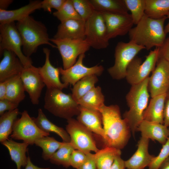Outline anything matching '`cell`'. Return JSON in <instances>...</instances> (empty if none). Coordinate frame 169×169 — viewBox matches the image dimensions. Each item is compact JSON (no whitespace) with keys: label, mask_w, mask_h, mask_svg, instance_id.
I'll return each mask as SVG.
<instances>
[{"label":"cell","mask_w":169,"mask_h":169,"mask_svg":"<svg viewBox=\"0 0 169 169\" xmlns=\"http://www.w3.org/2000/svg\"><path fill=\"white\" fill-rule=\"evenodd\" d=\"M102 115L105 137L103 139L105 147L123 148L130 137L131 129L126 120L121 118L117 105H104L99 110Z\"/></svg>","instance_id":"1"},{"label":"cell","mask_w":169,"mask_h":169,"mask_svg":"<svg viewBox=\"0 0 169 169\" xmlns=\"http://www.w3.org/2000/svg\"><path fill=\"white\" fill-rule=\"evenodd\" d=\"M166 16L154 19L145 14L128 33L130 41L149 50L155 47L159 48L163 44L166 35L164 28Z\"/></svg>","instance_id":"2"},{"label":"cell","mask_w":169,"mask_h":169,"mask_svg":"<svg viewBox=\"0 0 169 169\" xmlns=\"http://www.w3.org/2000/svg\"><path fill=\"white\" fill-rule=\"evenodd\" d=\"M16 26L22 38L23 52L27 57H29L42 44L57 48L50 42L47 28L41 22L29 16L17 22Z\"/></svg>","instance_id":"3"},{"label":"cell","mask_w":169,"mask_h":169,"mask_svg":"<svg viewBox=\"0 0 169 169\" xmlns=\"http://www.w3.org/2000/svg\"><path fill=\"white\" fill-rule=\"evenodd\" d=\"M149 77L141 82L131 85L126 100L129 110L123 114L134 136L137 129L143 120V114L146 108L149 95L148 90Z\"/></svg>","instance_id":"4"},{"label":"cell","mask_w":169,"mask_h":169,"mask_svg":"<svg viewBox=\"0 0 169 169\" xmlns=\"http://www.w3.org/2000/svg\"><path fill=\"white\" fill-rule=\"evenodd\" d=\"M44 101L46 110L55 116L67 120L78 115L80 112V105L71 94H65L57 88H47Z\"/></svg>","instance_id":"5"},{"label":"cell","mask_w":169,"mask_h":169,"mask_svg":"<svg viewBox=\"0 0 169 169\" xmlns=\"http://www.w3.org/2000/svg\"><path fill=\"white\" fill-rule=\"evenodd\" d=\"M145 49L132 41L119 42L115 49V63L108 71L114 79L119 80L125 77L127 68L132 60L142 50Z\"/></svg>","instance_id":"6"},{"label":"cell","mask_w":169,"mask_h":169,"mask_svg":"<svg viewBox=\"0 0 169 169\" xmlns=\"http://www.w3.org/2000/svg\"><path fill=\"white\" fill-rule=\"evenodd\" d=\"M0 41L1 55L5 50L11 51L16 55L24 68L32 65L31 59L22 51V38L14 22L0 24Z\"/></svg>","instance_id":"7"},{"label":"cell","mask_w":169,"mask_h":169,"mask_svg":"<svg viewBox=\"0 0 169 169\" xmlns=\"http://www.w3.org/2000/svg\"><path fill=\"white\" fill-rule=\"evenodd\" d=\"M85 39L90 47L104 49L109 45L105 23L101 12L95 11L85 22Z\"/></svg>","instance_id":"8"},{"label":"cell","mask_w":169,"mask_h":169,"mask_svg":"<svg viewBox=\"0 0 169 169\" xmlns=\"http://www.w3.org/2000/svg\"><path fill=\"white\" fill-rule=\"evenodd\" d=\"M67 122L66 130L70 137V142L75 149L85 154L91 151L95 153L98 151L92 132L74 118L67 120Z\"/></svg>","instance_id":"9"},{"label":"cell","mask_w":169,"mask_h":169,"mask_svg":"<svg viewBox=\"0 0 169 169\" xmlns=\"http://www.w3.org/2000/svg\"><path fill=\"white\" fill-rule=\"evenodd\" d=\"M159 48L151 50L142 63L141 58L136 56L129 64L125 78L131 85L139 84L149 77L155 69L158 59Z\"/></svg>","instance_id":"10"},{"label":"cell","mask_w":169,"mask_h":169,"mask_svg":"<svg viewBox=\"0 0 169 169\" xmlns=\"http://www.w3.org/2000/svg\"><path fill=\"white\" fill-rule=\"evenodd\" d=\"M49 135V133L41 130L27 111L24 110L22 113L21 117L14 122L10 137L14 140H22L24 142L32 145L37 139Z\"/></svg>","instance_id":"11"},{"label":"cell","mask_w":169,"mask_h":169,"mask_svg":"<svg viewBox=\"0 0 169 169\" xmlns=\"http://www.w3.org/2000/svg\"><path fill=\"white\" fill-rule=\"evenodd\" d=\"M55 44L61 55L63 69H67L76 62L78 57L84 54L90 47L85 39H56L50 38Z\"/></svg>","instance_id":"12"},{"label":"cell","mask_w":169,"mask_h":169,"mask_svg":"<svg viewBox=\"0 0 169 169\" xmlns=\"http://www.w3.org/2000/svg\"><path fill=\"white\" fill-rule=\"evenodd\" d=\"M85 54L80 55L75 63L69 68L64 69L59 67L63 83L74 85L77 82L83 78L90 75L99 76L103 71L102 65H96L88 67L83 64Z\"/></svg>","instance_id":"13"},{"label":"cell","mask_w":169,"mask_h":169,"mask_svg":"<svg viewBox=\"0 0 169 169\" xmlns=\"http://www.w3.org/2000/svg\"><path fill=\"white\" fill-rule=\"evenodd\" d=\"M148 90L151 98L166 94L169 90V63L159 58L156 67L149 77Z\"/></svg>","instance_id":"14"},{"label":"cell","mask_w":169,"mask_h":169,"mask_svg":"<svg viewBox=\"0 0 169 169\" xmlns=\"http://www.w3.org/2000/svg\"><path fill=\"white\" fill-rule=\"evenodd\" d=\"M105 23L109 40L128 33L134 23L130 14L101 12Z\"/></svg>","instance_id":"15"},{"label":"cell","mask_w":169,"mask_h":169,"mask_svg":"<svg viewBox=\"0 0 169 169\" xmlns=\"http://www.w3.org/2000/svg\"><path fill=\"white\" fill-rule=\"evenodd\" d=\"M20 77L31 102L33 105H38L42 90L45 86L39 73L38 68L33 65L24 67Z\"/></svg>","instance_id":"16"},{"label":"cell","mask_w":169,"mask_h":169,"mask_svg":"<svg viewBox=\"0 0 169 169\" xmlns=\"http://www.w3.org/2000/svg\"><path fill=\"white\" fill-rule=\"evenodd\" d=\"M45 55L44 64L38 67V72L47 88H55L61 90L67 88L68 85L62 82L59 79V68H55L51 64L49 59L50 50L47 48L43 49Z\"/></svg>","instance_id":"17"},{"label":"cell","mask_w":169,"mask_h":169,"mask_svg":"<svg viewBox=\"0 0 169 169\" xmlns=\"http://www.w3.org/2000/svg\"><path fill=\"white\" fill-rule=\"evenodd\" d=\"M85 21L82 19L62 22L58 26L53 38L56 39H85Z\"/></svg>","instance_id":"18"},{"label":"cell","mask_w":169,"mask_h":169,"mask_svg":"<svg viewBox=\"0 0 169 169\" xmlns=\"http://www.w3.org/2000/svg\"><path fill=\"white\" fill-rule=\"evenodd\" d=\"M149 139L141 136L137 144V148L133 155L125 161V167L127 169H144L148 166L153 160L154 156L148 152Z\"/></svg>","instance_id":"19"},{"label":"cell","mask_w":169,"mask_h":169,"mask_svg":"<svg viewBox=\"0 0 169 169\" xmlns=\"http://www.w3.org/2000/svg\"><path fill=\"white\" fill-rule=\"evenodd\" d=\"M0 62V82L20 75L24 67L16 55L8 50L3 51Z\"/></svg>","instance_id":"20"},{"label":"cell","mask_w":169,"mask_h":169,"mask_svg":"<svg viewBox=\"0 0 169 169\" xmlns=\"http://www.w3.org/2000/svg\"><path fill=\"white\" fill-rule=\"evenodd\" d=\"M77 120L91 132L100 136L103 139L104 138L102 115L100 110L80 106V112Z\"/></svg>","instance_id":"21"},{"label":"cell","mask_w":169,"mask_h":169,"mask_svg":"<svg viewBox=\"0 0 169 169\" xmlns=\"http://www.w3.org/2000/svg\"><path fill=\"white\" fill-rule=\"evenodd\" d=\"M41 2L39 0L32 1L25 6L13 10L0 9V24L23 20L36 10L41 8Z\"/></svg>","instance_id":"22"},{"label":"cell","mask_w":169,"mask_h":169,"mask_svg":"<svg viewBox=\"0 0 169 169\" xmlns=\"http://www.w3.org/2000/svg\"><path fill=\"white\" fill-rule=\"evenodd\" d=\"M141 136L156 140L163 145L169 136L168 128L163 124L143 120L137 129Z\"/></svg>","instance_id":"23"},{"label":"cell","mask_w":169,"mask_h":169,"mask_svg":"<svg viewBox=\"0 0 169 169\" xmlns=\"http://www.w3.org/2000/svg\"><path fill=\"white\" fill-rule=\"evenodd\" d=\"M166 94L152 98L144 112L143 120L163 124V112Z\"/></svg>","instance_id":"24"},{"label":"cell","mask_w":169,"mask_h":169,"mask_svg":"<svg viewBox=\"0 0 169 169\" xmlns=\"http://www.w3.org/2000/svg\"><path fill=\"white\" fill-rule=\"evenodd\" d=\"M8 149L12 160L16 164L17 169H21L27 164L28 157L26 153L29 145L26 143H18L8 139L1 143Z\"/></svg>","instance_id":"25"},{"label":"cell","mask_w":169,"mask_h":169,"mask_svg":"<svg viewBox=\"0 0 169 169\" xmlns=\"http://www.w3.org/2000/svg\"><path fill=\"white\" fill-rule=\"evenodd\" d=\"M32 118L36 125L42 131L47 133L54 132L61 137L63 142H70V137L66 130L49 121L41 109H38V115L36 118L32 117Z\"/></svg>","instance_id":"26"},{"label":"cell","mask_w":169,"mask_h":169,"mask_svg":"<svg viewBox=\"0 0 169 169\" xmlns=\"http://www.w3.org/2000/svg\"><path fill=\"white\" fill-rule=\"evenodd\" d=\"M77 102L81 106L99 110L105 105V97L101 88L95 86Z\"/></svg>","instance_id":"27"},{"label":"cell","mask_w":169,"mask_h":169,"mask_svg":"<svg viewBox=\"0 0 169 169\" xmlns=\"http://www.w3.org/2000/svg\"><path fill=\"white\" fill-rule=\"evenodd\" d=\"M95 10L101 12L128 13L124 0H89Z\"/></svg>","instance_id":"28"},{"label":"cell","mask_w":169,"mask_h":169,"mask_svg":"<svg viewBox=\"0 0 169 169\" xmlns=\"http://www.w3.org/2000/svg\"><path fill=\"white\" fill-rule=\"evenodd\" d=\"M120 149L106 146L95 153L97 169H110L115 158L120 156Z\"/></svg>","instance_id":"29"},{"label":"cell","mask_w":169,"mask_h":169,"mask_svg":"<svg viewBox=\"0 0 169 169\" xmlns=\"http://www.w3.org/2000/svg\"><path fill=\"white\" fill-rule=\"evenodd\" d=\"M25 91L20 75L8 80L6 99L19 104L25 97Z\"/></svg>","instance_id":"30"},{"label":"cell","mask_w":169,"mask_h":169,"mask_svg":"<svg viewBox=\"0 0 169 169\" xmlns=\"http://www.w3.org/2000/svg\"><path fill=\"white\" fill-rule=\"evenodd\" d=\"M145 14L158 19L166 16L169 12V0H145Z\"/></svg>","instance_id":"31"},{"label":"cell","mask_w":169,"mask_h":169,"mask_svg":"<svg viewBox=\"0 0 169 169\" xmlns=\"http://www.w3.org/2000/svg\"><path fill=\"white\" fill-rule=\"evenodd\" d=\"M19 114L17 108L14 110L6 112L0 117V141L1 143L8 139L13 132L14 122Z\"/></svg>","instance_id":"32"},{"label":"cell","mask_w":169,"mask_h":169,"mask_svg":"<svg viewBox=\"0 0 169 169\" xmlns=\"http://www.w3.org/2000/svg\"><path fill=\"white\" fill-rule=\"evenodd\" d=\"M97 76L91 75L86 76L76 83L72 89V95L76 102L95 87L98 81Z\"/></svg>","instance_id":"33"},{"label":"cell","mask_w":169,"mask_h":169,"mask_svg":"<svg viewBox=\"0 0 169 169\" xmlns=\"http://www.w3.org/2000/svg\"><path fill=\"white\" fill-rule=\"evenodd\" d=\"M63 142L57 141L53 137L43 136L36 140L34 144L43 150L42 157L45 160H49L56 151L62 145Z\"/></svg>","instance_id":"34"},{"label":"cell","mask_w":169,"mask_h":169,"mask_svg":"<svg viewBox=\"0 0 169 169\" xmlns=\"http://www.w3.org/2000/svg\"><path fill=\"white\" fill-rule=\"evenodd\" d=\"M74 150L75 149L70 142H63L61 146L55 152L49 160L52 163L58 165H61L67 168L70 166V157Z\"/></svg>","instance_id":"35"},{"label":"cell","mask_w":169,"mask_h":169,"mask_svg":"<svg viewBox=\"0 0 169 169\" xmlns=\"http://www.w3.org/2000/svg\"><path fill=\"white\" fill-rule=\"evenodd\" d=\"M128 10L131 12L134 24L136 25L145 15V0H124Z\"/></svg>","instance_id":"36"},{"label":"cell","mask_w":169,"mask_h":169,"mask_svg":"<svg viewBox=\"0 0 169 169\" xmlns=\"http://www.w3.org/2000/svg\"><path fill=\"white\" fill-rule=\"evenodd\" d=\"M53 15L61 22L71 19H82L76 11L72 0H66L62 8L54 12Z\"/></svg>","instance_id":"37"},{"label":"cell","mask_w":169,"mask_h":169,"mask_svg":"<svg viewBox=\"0 0 169 169\" xmlns=\"http://www.w3.org/2000/svg\"><path fill=\"white\" fill-rule=\"evenodd\" d=\"M74 7L83 20L86 21L95 11L89 0H72Z\"/></svg>","instance_id":"38"},{"label":"cell","mask_w":169,"mask_h":169,"mask_svg":"<svg viewBox=\"0 0 169 169\" xmlns=\"http://www.w3.org/2000/svg\"><path fill=\"white\" fill-rule=\"evenodd\" d=\"M169 156V137L166 143L163 145L158 155L155 156L148 166V169H159L160 167Z\"/></svg>","instance_id":"39"},{"label":"cell","mask_w":169,"mask_h":169,"mask_svg":"<svg viewBox=\"0 0 169 169\" xmlns=\"http://www.w3.org/2000/svg\"><path fill=\"white\" fill-rule=\"evenodd\" d=\"M86 158V154L85 153L80 150L75 149L70 157V166L78 169L84 162Z\"/></svg>","instance_id":"40"},{"label":"cell","mask_w":169,"mask_h":169,"mask_svg":"<svg viewBox=\"0 0 169 169\" xmlns=\"http://www.w3.org/2000/svg\"><path fill=\"white\" fill-rule=\"evenodd\" d=\"M66 0H44L41 2V8L49 12L54 8L58 11L62 7Z\"/></svg>","instance_id":"41"},{"label":"cell","mask_w":169,"mask_h":169,"mask_svg":"<svg viewBox=\"0 0 169 169\" xmlns=\"http://www.w3.org/2000/svg\"><path fill=\"white\" fill-rule=\"evenodd\" d=\"M86 154L85 161L78 169H97L95 154L90 152Z\"/></svg>","instance_id":"42"},{"label":"cell","mask_w":169,"mask_h":169,"mask_svg":"<svg viewBox=\"0 0 169 169\" xmlns=\"http://www.w3.org/2000/svg\"><path fill=\"white\" fill-rule=\"evenodd\" d=\"M19 104L7 99L0 100V115H2L6 111L14 110L18 106Z\"/></svg>","instance_id":"43"},{"label":"cell","mask_w":169,"mask_h":169,"mask_svg":"<svg viewBox=\"0 0 169 169\" xmlns=\"http://www.w3.org/2000/svg\"><path fill=\"white\" fill-rule=\"evenodd\" d=\"M158 48V59L162 58L169 63V37L166 38L163 44Z\"/></svg>","instance_id":"44"},{"label":"cell","mask_w":169,"mask_h":169,"mask_svg":"<svg viewBox=\"0 0 169 169\" xmlns=\"http://www.w3.org/2000/svg\"><path fill=\"white\" fill-rule=\"evenodd\" d=\"M163 124L169 127V98H166L163 112Z\"/></svg>","instance_id":"45"},{"label":"cell","mask_w":169,"mask_h":169,"mask_svg":"<svg viewBox=\"0 0 169 169\" xmlns=\"http://www.w3.org/2000/svg\"><path fill=\"white\" fill-rule=\"evenodd\" d=\"M125 161L120 156H117L110 169H125Z\"/></svg>","instance_id":"46"},{"label":"cell","mask_w":169,"mask_h":169,"mask_svg":"<svg viewBox=\"0 0 169 169\" xmlns=\"http://www.w3.org/2000/svg\"><path fill=\"white\" fill-rule=\"evenodd\" d=\"M8 80L0 82V100L6 99V95Z\"/></svg>","instance_id":"47"},{"label":"cell","mask_w":169,"mask_h":169,"mask_svg":"<svg viewBox=\"0 0 169 169\" xmlns=\"http://www.w3.org/2000/svg\"><path fill=\"white\" fill-rule=\"evenodd\" d=\"M27 157V163L25 169H50L49 168H42L35 165L31 161L29 156H28Z\"/></svg>","instance_id":"48"},{"label":"cell","mask_w":169,"mask_h":169,"mask_svg":"<svg viewBox=\"0 0 169 169\" xmlns=\"http://www.w3.org/2000/svg\"><path fill=\"white\" fill-rule=\"evenodd\" d=\"M13 1L12 0H0V9L6 10L8 7L11 4Z\"/></svg>","instance_id":"49"},{"label":"cell","mask_w":169,"mask_h":169,"mask_svg":"<svg viewBox=\"0 0 169 169\" xmlns=\"http://www.w3.org/2000/svg\"><path fill=\"white\" fill-rule=\"evenodd\" d=\"M159 169H169V156L163 162Z\"/></svg>","instance_id":"50"},{"label":"cell","mask_w":169,"mask_h":169,"mask_svg":"<svg viewBox=\"0 0 169 169\" xmlns=\"http://www.w3.org/2000/svg\"><path fill=\"white\" fill-rule=\"evenodd\" d=\"M167 18L169 19L168 22L164 28V31L166 34L167 33H169V12L166 15Z\"/></svg>","instance_id":"51"},{"label":"cell","mask_w":169,"mask_h":169,"mask_svg":"<svg viewBox=\"0 0 169 169\" xmlns=\"http://www.w3.org/2000/svg\"><path fill=\"white\" fill-rule=\"evenodd\" d=\"M166 98H169V90L166 93Z\"/></svg>","instance_id":"52"},{"label":"cell","mask_w":169,"mask_h":169,"mask_svg":"<svg viewBox=\"0 0 169 169\" xmlns=\"http://www.w3.org/2000/svg\"><path fill=\"white\" fill-rule=\"evenodd\" d=\"M168 131H169V127H168Z\"/></svg>","instance_id":"53"},{"label":"cell","mask_w":169,"mask_h":169,"mask_svg":"<svg viewBox=\"0 0 169 169\" xmlns=\"http://www.w3.org/2000/svg\"></svg>","instance_id":"54"}]
</instances>
